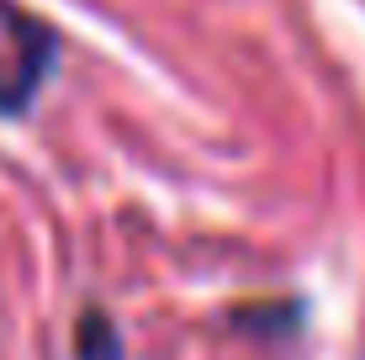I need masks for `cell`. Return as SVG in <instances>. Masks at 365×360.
<instances>
[{
    "mask_svg": "<svg viewBox=\"0 0 365 360\" xmlns=\"http://www.w3.org/2000/svg\"><path fill=\"white\" fill-rule=\"evenodd\" d=\"M16 43H21V58H16V69L0 80V111L27 106L37 80H43V69H48V58H53V37H48V27H37V21H16Z\"/></svg>",
    "mask_w": 365,
    "mask_h": 360,
    "instance_id": "obj_1",
    "label": "cell"
},
{
    "mask_svg": "<svg viewBox=\"0 0 365 360\" xmlns=\"http://www.w3.org/2000/svg\"><path fill=\"white\" fill-rule=\"evenodd\" d=\"M74 355L80 360H122V339H117V329L106 324V313H85L80 318V329H74Z\"/></svg>",
    "mask_w": 365,
    "mask_h": 360,
    "instance_id": "obj_2",
    "label": "cell"
}]
</instances>
